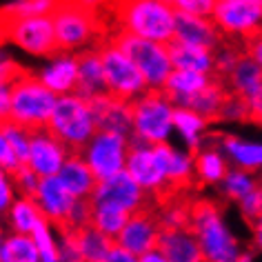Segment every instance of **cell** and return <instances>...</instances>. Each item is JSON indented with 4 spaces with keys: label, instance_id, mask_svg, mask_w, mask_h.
Instances as JSON below:
<instances>
[{
    "label": "cell",
    "instance_id": "6da1fadb",
    "mask_svg": "<svg viewBox=\"0 0 262 262\" xmlns=\"http://www.w3.org/2000/svg\"><path fill=\"white\" fill-rule=\"evenodd\" d=\"M51 18L60 56H76L84 49L102 47L116 34L107 3L60 0Z\"/></svg>",
    "mask_w": 262,
    "mask_h": 262
},
{
    "label": "cell",
    "instance_id": "7a4b0ae2",
    "mask_svg": "<svg viewBox=\"0 0 262 262\" xmlns=\"http://www.w3.org/2000/svg\"><path fill=\"white\" fill-rule=\"evenodd\" d=\"M116 31H127L145 40L169 45L176 38V11L165 0H124L107 3Z\"/></svg>",
    "mask_w": 262,
    "mask_h": 262
},
{
    "label": "cell",
    "instance_id": "3957f363",
    "mask_svg": "<svg viewBox=\"0 0 262 262\" xmlns=\"http://www.w3.org/2000/svg\"><path fill=\"white\" fill-rule=\"evenodd\" d=\"M225 207L218 200L195 195L189 207V229L195 233L207 262H238V242L222 220Z\"/></svg>",
    "mask_w": 262,
    "mask_h": 262
},
{
    "label": "cell",
    "instance_id": "277c9868",
    "mask_svg": "<svg viewBox=\"0 0 262 262\" xmlns=\"http://www.w3.org/2000/svg\"><path fill=\"white\" fill-rule=\"evenodd\" d=\"M58 96L51 89L45 87L40 76L36 71L27 69L18 80L11 84V109H9V120L16 124L38 131L47 129L51 120V114L56 109Z\"/></svg>",
    "mask_w": 262,
    "mask_h": 262
},
{
    "label": "cell",
    "instance_id": "5b68a950",
    "mask_svg": "<svg viewBox=\"0 0 262 262\" xmlns=\"http://www.w3.org/2000/svg\"><path fill=\"white\" fill-rule=\"evenodd\" d=\"M47 129L69 149V154H82L91 138L98 134L89 102L76 94L58 96Z\"/></svg>",
    "mask_w": 262,
    "mask_h": 262
},
{
    "label": "cell",
    "instance_id": "8992f818",
    "mask_svg": "<svg viewBox=\"0 0 262 262\" xmlns=\"http://www.w3.org/2000/svg\"><path fill=\"white\" fill-rule=\"evenodd\" d=\"M176 107L162 89H149L147 94L131 102V116H134V136L149 145L167 142L169 131L173 127Z\"/></svg>",
    "mask_w": 262,
    "mask_h": 262
},
{
    "label": "cell",
    "instance_id": "52a82bcc",
    "mask_svg": "<svg viewBox=\"0 0 262 262\" xmlns=\"http://www.w3.org/2000/svg\"><path fill=\"white\" fill-rule=\"evenodd\" d=\"M111 45H116L122 54H127L134 64L142 71V76L147 78L149 89H162L167 82V78L171 76L173 64L169 58L167 45H158L145 38L131 36L127 31H116L111 36Z\"/></svg>",
    "mask_w": 262,
    "mask_h": 262
},
{
    "label": "cell",
    "instance_id": "ba28073f",
    "mask_svg": "<svg viewBox=\"0 0 262 262\" xmlns=\"http://www.w3.org/2000/svg\"><path fill=\"white\" fill-rule=\"evenodd\" d=\"M167 151L169 142L149 145L138 138H129L127 171L149 195H158L167 185Z\"/></svg>",
    "mask_w": 262,
    "mask_h": 262
},
{
    "label": "cell",
    "instance_id": "9c48e42d",
    "mask_svg": "<svg viewBox=\"0 0 262 262\" xmlns=\"http://www.w3.org/2000/svg\"><path fill=\"white\" fill-rule=\"evenodd\" d=\"M98 51H100L104 80H107V89L111 96L120 98L124 102H134L136 98L147 94L149 91L147 78L142 76V71L136 67L127 54H122L111 42H104L102 47H98Z\"/></svg>",
    "mask_w": 262,
    "mask_h": 262
},
{
    "label": "cell",
    "instance_id": "30bf717a",
    "mask_svg": "<svg viewBox=\"0 0 262 262\" xmlns=\"http://www.w3.org/2000/svg\"><path fill=\"white\" fill-rule=\"evenodd\" d=\"M211 20L227 38L247 40L262 34V0H218Z\"/></svg>",
    "mask_w": 262,
    "mask_h": 262
},
{
    "label": "cell",
    "instance_id": "8fae6325",
    "mask_svg": "<svg viewBox=\"0 0 262 262\" xmlns=\"http://www.w3.org/2000/svg\"><path fill=\"white\" fill-rule=\"evenodd\" d=\"M127 156H129V138L114 134V131H98L82 151V158L87 160V165L94 171L98 182L114 178L116 173L124 171Z\"/></svg>",
    "mask_w": 262,
    "mask_h": 262
},
{
    "label": "cell",
    "instance_id": "7c38bea8",
    "mask_svg": "<svg viewBox=\"0 0 262 262\" xmlns=\"http://www.w3.org/2000/svg\"><path fill=\"white\" fill-rule=\"evenodd\" d=\"M9 42H14L16 47H20L23 51H27L31 56H47V58L60 56L51 14L11 23Z\"/></svg>",
    "mask_w": 262,
    "mask_h": 262
},
{
    "label": "cell",
    "instance_id": "4fadbf2b",
    "mask_svg": "<svg viewBox=\"0 0 262 262\" xmlns=\"http://www.w3.org/2000/svg\"><path fill=\"white\" fill-rule=\"evenodd\" d=\"M160 233L162 229L158 222V213H156V205L151 200V205L131 213L127 227L116 238V245L122 247L124 251H129L131 255H136V258H142V255L158 249Z\"/></svg>",
    "mask_w": 262,
    "mask_h": 262
},
{
    "label": "cell",
    "instance_id": "5bb4252c",
    "mask_svg": "<svg viewBox=\"0 0 262 262\" xmlns=\"http://www.w3.org/2000/svg\"><path fill=\"white\" fill-rule=\"evenodd\" d=\"M94 205H114L129 213H136L147 205H151V195L142 189L127 171L116 173L114 178L100 180L91 195Z\"/></svg>",
    "mask_w": 262,
    "mask_h": 262
},
{
    "label": "cell",
    "instance_id": "9a60e30c",
    "mask_svg": "<svg viewBox=\"0 0 262 262\" xmlns=\"http://www.w3.org/2000/svg\"><path fill=\"white\" fill-rule=\"evenodd\" d=\"M34 202L40 209V215L49 222V227H54L56 231H67L78 200L67 191V187L62 185L58 176L40 180Z\"/></svg>",
    "mask_w": 262,
    "mask_h": 262
},
{
    "label": "cell",
    "instance_id": "2e32d148",
    "mask_svg": "<svg viewBox=\"0 0 262 262\" xmlns=\"http://www.w3.org/2000/svg\"><path fill=\"white\" fill-rule=\"evenodd\" d=\"M69 158V149L51 134L49 129L31 131L29 145V162L27 165L40 176V178H54L60 173L62 165Z\"/></svg>",
    "mask_w": 262,
    "mask_h": 262
},
{
    "label": "cell",
    "instance_id": "e0dca14e",
    "mask_svg": "<svg viewBox=\"0 0 262 262\" xmlns=\"http://www.w3.org/2000/svg\"><path fill=\"white\" fill-rule=\"evenodd\" d=\"M87 102L91 107V114H94L98 131H114V134H120L124 138H131V136H134L131 102H124L111 94L96 96Z\"/></svg>",
    "mask_w": 262,
    "mask_h": 262
},
{
    "label": "cell",
    "instance_id": "ac0fdd59",
    "mask_svg": "<svg viewBox=\"0 0 262 262\" xmlns=\"http://www.w3.org/2000/svg\"><path fill=\"white\" fill-rule=\"evenodd\" d=\"M225 38L227 36L218 29V25L211 18H200V16L176 11V38L173 40H178L182 45H191V47L215 51L225 42Z\"/></svg>",
    "mask_w": 262,
    "mask_h": 262
},
{
    "label": "cell",
    "instance_id": "d6986e66",
    "mask_svg": "<svg viewBox=\"0 0 262 262\" xmlns=\"http://www.w3.org/2000/svg\"><path fill=\"white\" fill-rule=\"evenodd\" d=\"M158 251L165 255L167 262H207L191 229H165L160 233Z\"/></svg>",
    "mask_w": 262,
    "mask_h": 262
},
{
    "label": "cell",
    "instance_id": "ffe728a7",
    "mask_svg": "<svg viewBox=\"0 0 262 262\" xmlns=\"http://www.w3.org/2000/svg\"><path fill=\"white\" fill-rule=\"evenodd\" d=\"M76 58H78V84H76L74 94L84 98V100H91V98H96V96L109 94L98 47L84 49L80 54H76Z\"/></svg>",
    "mask_w": 262,
    "mask_h": 262
},
{
    "label": "cell",
    "instance_id": "44dd1931",
    "mask_svg": "<svg viewBox=\"0 0 262 262\" xmlns=\"http://www.w3.org/2000/svg\"><path fill=\"white\" fill-rule=\"evenodd\" d=\"M58 178H60V182L67 187V191L74 195L76 200L91 198L98 187V178L89 169L87 160L82 158V154H69V158L62 165Z\"/></svg>",
    "mask_w": 262,
    "mask_h": 262
},
{
    "label": "cell",
    "instance_id": "7402d4cb",
    "mask_svg": "<svg viewBox=\"0 0 262 262\" xmlns=\"http://www.w3.org/2000/svg\"><path fill=\"white\" fill-rule=\"evenodd\" d=\"M45 87L51 89L56 96H67L76 91L78 84V58L76 56H58L49 67H45L40 74Z\"/></svg>",
    "mask_w": 262,
    "mask_h": 262
},
{
    "label": "cell",
    "instance_id": "603a6c76",
    "mask_svg": "<svg viewBox=\"0 0 262 262\" xmlns=\"http://www.w3.org/2000/svg\"><path fill=\"white\" fill-rule=\"evenodd\" d=\"M169 58H171L173 69L180 71H198V74H213V51L182 45L178 40H171L167 45Z\"/></svg>",
    "mask_w": 262,
    "mask_h": 262
},
{
    "label": "cell",
    "instance_id": "cb8c5ba5",
    "mask_svg": "<svg viewBox=\"0 0 262 262\" xmlns=\"http://www.w3.org/2000/svg\"><path fill=\"white\" fill-rule=\"evenodd\" d=\"M193 171L195 178L202 187L207 185H218L229 176V167L227 160L220 156L218 149H209V147H200L193 156Z\"/></svg>",
    "mask_w": 262,
    "mask_h": 262
},
{
    "label": "cell",
    "instance_id": "d4e9b609",
    "mask_svg": "<svg viewBox=\"0 0 262 262\" xmlns=\"http://www.w3.org/2000/svg\"><path fill=\"white\" fill-rule=\"evenodd\" d=\"M215 140L225 147L227 154H231V158L242 167V171L253 173L262 167V145L245 142L233 134H215Z\"/></svg>",
    "mask_w": 262,
    "mask_h": 262
},
{
    "label": "cell",
    "instance_id": "484cf974",
    "mask_svg": "<svg viewBox=\"0 0 262 262\" xmlns=\"http://www.w3.org/2000/svg\"><path fill=\"white\" fill-rule=\"evenodd\" d=\"M225 84L229 87V91H233V94H238L249 100V98L262 87V69L249 56H245L233 67L231 74L227 76Z\"/></svg>",
    "mask_w": 262,
    "mask_h": 262
},
{
    "label": "cell",
    "instance_id": "4316f807",
    "mask_svg": "<svg viewBox=\"0 0 262 262\" xmlns=\"http://www.w3.org/2000/svg\"><path fill=\"white\" fill-rule=\"evenodd\" d=\"M78 247H80L82 260L84 262H102L109 255V251L116 247V240L104 235L102 231H98L94 225H87L82 229L74 231Z\"/></svg>",
    "mask_w": 262,
    "mask_h": 262
},
{
    "label": "cell",
    "instance_id": "83f0119b",
    "mask_svg": "<svg viewBox=\"0 0 262 262\" xmlns=\"http://www.w3.org/2000/svg\"><path fill=\"white\" fill-rule=\"evenodd\" d=\"M211 80V76L207 74H198V71H180V69H173L171 76L167 78L165 87L162 91L167 94V98H182V96H193L202 91Z\"/></svg>",
    "mask_w": 262,
    "mask_h": 262
},
{
    "label": "cell",
    "instance_id": "f1b7e54d",
    "mask_svg": "<svg viewBox=\"0 0 262 262\" xmlns=\"http://www.w3.org/2000/svg\"><path fill=\"white\" fill-rule=\"evenodd\" d=\"M9 227L14 233H20V235H31L34 229L38 227V222L42 220L40 215V209L31 198H23L18 195L14 200V205L9 209Z\"/></svg>",
    "mask_w": 262,
    "mask_h": 262
},
{
    "label": "cell",
    "instance_id": "f546056e",
    "mask_svg": "<svg viewBox=\"0 0 262 262\" xmlns=\"http://www.w3.org/2000/svg\"><path fill=\"white\" fill-rule=\"evenodd\" d=\"M131 218L129 211H124L120 207L114 205H94V213H91V225L98 231H102L109 238H118L122 233V229L127 227V222Z\"/></svg>",
    "mask_w": 262,
    "mask_h": 262
},
{
    "label": "cell",
    "instance_id": "4dcf8cb0",
    "mask_svg": "<svg viewBox=\"0 0 262 262\" xmlns=\"http://www.w3.org/2000/svg\"><path fill=\"white\" fill-rule=\"evenodd\" d=\"M0 262H42L38 247L31 235L9 233L3 245V255Z\"/></svg>",
    "mask_w": 262,
    "mask_h": 262
},
{
    "label": "cell",
    "instance_id": "1f68e13d",
    "mask_svg": "<svg viewBox=\"0 0 262 262\" xmlns=\"http://www.w3.org/2000/svg\"><path fill=\"white\" fill-rule=\"evenodd\" d=\"M173 127L182 134V138L189 142V149H191V156L198 151L200 145H202V129L207 127V120L198 114L189 109H182V107H176L173 111Z\"/></svg>",
    "mask_w": 262,
    "mask_h": 262
},
{
    "label": "cell",
    "instance_id": "d6a6232c",
    "mask_svg": "<svg viewBox=\"0 0 262 262\" xmlns=\"http://www.w3.org/2000/svg\"><path fill=\"white\" fill-rule=\"evenodd\" d=\"M220 185H222L220 191L225 193V198L235 200V202H242L249 193H253L255 189L260 187L258 182L251 178V173L242 171V169H238V171H229V176L220 182Z\"/></svg>",
    "mask_w": 262,
    "mask_h": 262
},
{
    "label": "cell",
    "instance_id": "836d02e7",
    "mask_svg": "<svg viewBox=\"0 0 262 262\" xmlns=\"http://www.w3.org/2000/svg\"><path fill=\"white\" fill-rule=\"evenodd\" d=\"M0 134L5 136V138L9 140V145L14 147V151L18 156V160L23 162V165H27L29 162V145H31V131L20 127V124H16L14 120H3L0 124Z\"/></svg>",
    "mask_w": 262,
    "mask_h": 262
},
{
    "label": "cell",
    "instance_id": "e575fe53",
    "mask_svg": "<svg viewBox=\"0 0 262 262\" xmlns=\"http://www.w3.org/2000/svg\"><path fill=\"white\" fill-rule=\"evenodd\" d=\"M31 238H34V242H36L38 253H40V260L42 262H60V255H58V245H56L54 235H51L49 222L45 220V218L38 222V227L34 229Z\"/></svg>",
    "mask_w": 262,
    "mask_h": 262
},
{
    "label": "cell",
    "instance_id": "d590c367",
    "mask_svg": "<svg viewBox=\"0 0 262 262\" xmlns=\"http://www.w3.org/2000/svg\"><path fill=\"white\" fill-rule=\"evenodd\" d=\"M9 178H11V182H14V187L20 191L23 198H31V200L36 198L38 187H40V180H42L29 165H20Z\"/></svg>",
    "mask_w": 262,
    "mask_h": 262
},
{
    "label": "cell",
    "instance_id": "8d00e7d4",
    "mask_svg": "<svg viewBox=\"0 0 262 262\" xmlns=\"http://www.w3.org/2000/svg\"><path fill=\"white\" fill-rule=\"evenodd\" d=\"M240 205V211H242V218L249 225V229H253L262 222V187H258L253 193H249L245 200L238 202Z\"/></svg>",
    "mask_w": 262,
    "mask_h": 262
},
{
    "label": "cell",
    "instance_id": "74e56055",
    "mask_svg": "<svg viewBox=\"0 0 262 262\" xmlns=\"http://www.w3.org/2000/svg\"><path fill=\"white\" fill-rule=\"evenodd\" d=\"M171 7L176 11H182V14L211 18L215 9V0H171Z\"/></svg>",
    "mask_w": 262,
    "mask_h": 262
},
{
    "label": "cell",
    "instance_id": "f35d334b",
    "mask_svg": "<svg viewBox=\"0 0 262 262\" xmlns=\"http://www.w3.org/2000/svg\"><path fill=\"white\" fill-rule=\"evenodd\" d=\"M25 71L27 67H23L18 60H14L9 54L0 49V84H14Z\"/></svg>",
    "mask_w": 262,
    "mask_h": 262
},
{
    "label": "cell",
    "instance_id": "ab89813d",
    "mask_svg": "<svg viewBox=\"0 0 262 262\" xmlns=\"http://www.w3.org/2000/svg\"><path fill=\"white\" fill-rule=\"evenodd\" d=\"M14 182H11L9 173L0 169V218L9 215V209L14 205Z\"/></svg>",
    "mask_w": 262,
    "mask_h": 262
},
{
    "label": "cell",
    "instance_id": "60d3db41",
    "mask_svg": "<svg viewBox=\"0 0 262 262\" xmlns=\"http://www.w3.org/2000/svg\"><path fill=\"white\" fill-rule=\"evenodd\" d=\"M20 165H23V162L18 160V156H16V151H14V147H11V145H9V140L5 138L3 134H0V169H5V171L11 176Z\"/></svg>",
    "mask_w": 262,
    "mask_h": 262
},
{
    "label": "cell",
    "instance_id": "b9f144b4",
    "mask_svg": "<svg viewBox=\"0 0 262 262\" xmlns=\"http://www.w3.org/2000/svg\"><path fill=\"white\" fill-rule=\"evenodd\" d=\"M242 45H245L247 56L262 69V34H255L251 38H247V40H242Z\"/></svg>",
    "mask_w": 262,
    "mask_h": 262
},
{
    "label": "cell",
    "instance_id": "7bdbcfd3",
    "mask_svg": "<svg viewBox=\"0 0 262 262\" xmlns=\"http://www.w3.org/2000/svg\"><path fill=\"white\" fill-rule=\"evenodd\" d=\"M249 122L262 127V87L249 98Z\"/></svg>",
    "mask_w": 262,
    "mask_h": 262
},
{
    "label": "cell",
    "instance_id": "ee69618b",
    "mask_svg": "<svg viewBox=\"0 0 262 262\" xmlns=\"http://www.w3.org/2000/svg\"><path fill=\"white\" fill-rule=\"evenodd\" d=\"M102 262H138V258H136V255H131L129 251H124L122 247H118V245H116Z\"/></svg>",
    "mask_w": 262,
    "mask_h": 262
},
{
    "label": "cell",
    "instance_id": "f6af8a7d",
    "mask_svg": "<svg viewBox=\"0 0 262 262\" xmlns=\"http://www.w3.org/2000/svg\"><path fill=\"white\" fill-rule=\"evenodd\" d=\"M138 262H167V258L158 251V249H156V251H151V253H147V255H142V258H138Z\"/></svg>",
    "mask_w": 262,
    "mask_h": 262
},
{
    "label": "cell",
    "instance_id": "bcb514c9",
    "mask_svg": "<svg viewBox=\"0 0 262 262\" xmlns=\"http://www.w3.org/2000/svg\"><path fill=\"white\" fill-rule=\"evenodd\" d=\"M238 262H251V255H249V253H240Z\"/></svg>",
    "mask_w": 262,
    "mask_h": 262
},
{
    "label": "cell",
    "instance_id": "7dc6e473",
    "mask_svg": "<svg viewBox=\"0 0 262 262\" xmlns=\"http://www.w3.org/2000/svg\"><path fill=\"white\" fill-rule=\"evenodd\" d=\"M3 245H5V231H3V227H0V255H3Z\"/></svg>",
    "mask_w": 262,
    "mask_h": 262
},
{
    "label": "cell",
    "instance_id": "c3c4849f",
    "mask_svg": "<svg viewBox=\"0 0 262 262\" xmlns=\"http://www.w3.org/2000/svg\"><path fill=\"white\" fill-rule=\"evenodd\" d=\"M0 124H3V116H0Z\"/></svg>",
    "mask_w": 262,
    "mask_h": 262
},
{
    "label": "cell",
    "instance_id": "681fc988",
    "mask_svg": "<svg viewBox=\"0 0 262 262\" xmlns=\"http://www.w3.org/2000/svg\"><path fill=\"white\" fill-rule=\"evenodd\" d=\"M260 225H262V222H260Z\"/></svg>",
    "mask_w": 262,
    "mask_h": 262
},
{
    "label": "cell",
    "instance_id": "f907efd6",
    "mask_svg": "<svg viewBox=\"0 0 262 262\" xmlns=\"http://www.w3.org/2000/svg\"><path fill=\"white\" fill-rule=\"evenodd\" d=\"M260 187H262V185H260Z\"/></svg>",
    "mask_w": 262,
    "mask_h": 262
}]
</instances>
